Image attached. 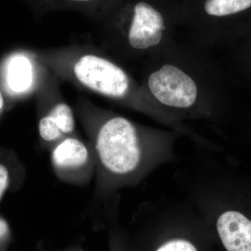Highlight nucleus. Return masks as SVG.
<instances>
[{
	"label": "nucleus",
	"instance_id": "6",
	"mask_svg": "<svg viewBox=\"0 0 251 251\" xmlns=\"http://www.w3.org/2000/svg\"><path fill=\"white\" fill-rule=\"evenodd\" d=\"M251 10V0H183L180 21L199 29L211 30L227 19Z\"/></svg>",
	"mask_w": 251,
	"mask_h": 251
},
{
	"label": "nucleus",
	"instance_id": "13",
	"mask_svg": "<svg viewBox=\"0 0 251 251\" xmlns=\"http://www.w3.org/2000/svg\"><path fill=\"white\" fill-rule=\"evenodd\" d=\"M65 1H71L74 3H80V4H84V3H89L94 0H65Z\"/></svg>",
	"mask_w": 251,
	"mask_h": 251
},
{
	"label": "nucleus",
	"instance_id": "5",
	"mask_svg": "<svg viewBox=\"0 0 251 251\" xmlns=\"http://www.w3.org/2000/svg\"><path fill=\"white\" fill-rule=\"evenodd\" d=\"M74 74L86 87L112 98H122L129 89V79L125 71L98 56L81 57L74 67Z\"/></svg>",
	"mask_w": 251,
	"mask_h": 251
},
{
	"label": "nucleus",
	"instance_id": "10",
	"mask_svg": "<svg viewBox=\"0 0 251 251\" xmlns=\"http://www.w3.org/2000/svg\"><path fill=\"white\" fill-rule=\"evenodd\" d=\"M154 251H198L191 241L182 238H174L163 242Z\"/></svg>",
	"mask_w": 251,
	"mask_h": 251
},
{
	"label": "nucleus",
	"instance_id": "3",
	"mask_svg": "<svg viewBox=\"0 0 251 251\" xmlns=\"http://www.w3.org/2000/svg\"><path fill=\"white\" fill-rule=\"evenodd\" d=\"M149 90L158 103L175 110L193 108L198 100L197 82L181 68L165 64L148 77Z\"/></svg>",
	"mask_w": 251,
	"mask_h": 251
},
{
	"label": "nucleus",
	"instance_id": "1",
	"mask_svg": "<svg viewBox=\"0 0 251 251\" xmlns=\"http://www.w3.org/2000/svg\"><path fill=\"white\" fill-rule=\"evenodd\" d=\"M97 192L105 193L139 182L161 159L156 145L125 117L104 120L94 133Z\"/></svg>",
	"mask_w": 251,
	"mask_h": 251
},
{
	"label": "nucleus",
	"instance_id": "4",
	"mask_svg": "<svg viewBox=\"0 0 251 251\" xmlns=\"http://www.w3.org/2000/svg\"><path fill=\"white\" fill-rule=\"evenodd\" d=\"M50 163L55 176L73 186H86L95 175L92 148L74 137H66L52 146Z\"/></svg>",
	"mask_w": 251,
	"mask_h": 251
},
{
	"label": "nucleus",
	"instance_id": "11",
	"mask_svg": "<svg viewBox=\"0 0 251 251\" xmlns=\"http://www.w3.org/2000/svg\"><path fill=\"white\" fill-rule=\"evenodd\" d=\"M9 172L4 165L0 163V200L9 184Z\"/></svg>",
	"mask_w": 251,
	"mask_h": 251
},
{
	"label": "nucleus",
	"instance_id": "9",
	"mask_svg": "<svg viewBox=\"0 0 251 251\" xmlns=\"http://www.w3.org/2000/svg\"><path fill=\"white\" fill-rule=\"evenodd\" d=\"M31 82V66L24 57H16L10 64L9 82L11 88L21 92L26 90Z\"/></svg>",
	"mask_w": 251,
	"mask_h": 251
},
{
	"label": "nucleus",
	"instance_id": "12",
	"mask_svg": "<svg viewBox=\"0 0 251 251\" xmlns=\"http://www.w3.org/2000/svg\"><path fill=\"white\" fill-rule=\"evenodd\" d=\"M10 232L9 224L6 220L0 217V242L8 237Z\"/></svg>",
	"mask_w": 251,
	"mask_h": 251
},
{
	"label": "nucleus",
	"instance_id": "2",
	"mask_svg": "<svg viewBox=\"0 0 251 251\" xmlns=\"http://www.w3.org/2000/svg\"><path fill=\"white\" fill-rule=\"evenodd\" d=\"M118 16L128 25V44L145 50L156 48L180 21L179 4L174 0H125Z\"/></svg>",
	"mask_w": 251,
	"mask_h": 251
},
{
	"label": "nucleus",
	"instance_id": "14",
	"mask_svg": "<svg viewBox=\"0 0 251 251\" xmlns=\"http://www.w3.org/2000/svg\"><path fill=\"white\" fill-rule=\"evenodd\" d=\"M3 105H4V99H3L1 92H0V111H1V109H2Z\"/></svg>",
	"mask_w": 251,
	"mask_h": 251
},
{
	"label": "nucleus",
	"instance_id": "8",
	"mask_svg": "<svg viewBox=\"0 0 251 251\" xmlns=\"http://www.w3.org/2000/svg\"><path fill=\"white\" fill-rule=\"evenodd\" d=\"M75 129V120L72 108L64 103L54 105L50 112L39 122L41 139L53 146Z\"/></svg>",
	"mask_w": 251,
	"mask_h": 251
},
{
	"label": "nucleus",
	"instance_id": "7",
	"mask_svg": "<svg viewBox=\"0 0 251 251\" xmlns=\"http://www.w3.org/2000/svg\"><path fill=\"white\" fill-rule=\"evenodd\" d=\"M216 230L227 251H251V221L242 213L227 211L216 221Z\"/></svg>",
	"mask_w": 251,
	"mask_h": 251
}]
</instances>
